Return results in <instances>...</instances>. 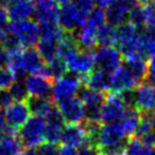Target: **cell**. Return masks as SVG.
<instances>
[{
  "instance_id": "cell-33",
  "label": "cell",
  "mask_w": 155,
  "mask_h": 155,
  "mask_svg": "<svg viewBox=\"0 0 155 155\" xmlns=\"http://www.w3.org/2000/svg\"><path fill=\"white\" fill-rule=\"evenodd\" d=\"M87 22H89L94 26H96L97 29L102 28L103 25L106 24L105 12L103 9H101V8H95L87 17Z\"/></svg>"
},
{
  "instance_id": "cell-31",
  "label": "cell",
  "mask_w": 155,
  "mask_h": 155,
  "mask_svg": "<svg viewBox=\"0 0 155 155\" xmlns=\"http://www.w3.org/2000/svg\"><path fill=\"white\" fill-rule=\"evenodd\" d=\"M146 146L136 137H131L127 141L126 148L123 150V155H145Z\"/></svg>"
},
{
  "instance_id": "cell-35",
  "label": "cell",
  "mask_w": 155,
  "mask_h": 155,
  "mask_svg": "<svg viewBox=\"0 0 155 155\" xmlns=\"http://www.w3.org/2000/svg\"><path fill=\"white\" fill-rule=\"evenodd\" d=\"M14 73L7 68H0V89H7L14 83Z\"/></svg>"
},
{
  "instance_id": "cell-2",
  "label": "cell",
  "mask_w": 155,
  "mask_h": 155,
  "mask_svg": "<svg viewBox=\"0 0 155 155\" xmlns=\"http://www.w3.org/2000/svg\"><path fill=\"white\" fill-rule=\"evenodd\" d=\"M46 132V120L40 116H32L19 129L18 138L23 147L28 150H34L42 145Z\"/></svg>"
},
{
  "instance_id": "cell-38",
  "label": "cell",
  "mask_w": 155,
  "mask_h": 155,
  "mask_svg": "<svg viewBox=\"0 0 155 155\" xmlns=\"http://www.w3.org/2000/svg\"><path fill=\"white\" fill-rule=\"evenodd\" d=\"M13 96L9 90L7 89H0V110H7L13 104Z\"/></svg>"
},
{
  "instance_id": "cell-43",
  "label": "cell",
  "mask_w": 155,
  "mask_h": 155,
  "mask_svg": "<svg viewBox=\"0 0 155 155\" xmlns=\"http://www.w3.org/2000/svg\"><path fill=\"white\" fill-rule=\"evenodd\" d=\"M7 130H8V126H7V122H6L5 114H4V112L0 110V135L5 134Z\"/></svg>"
},
{
  "instance_id": "cell-36",
  "label": "cell",
  "mask_w": 155,
  "mask_h": 155,
  "mask_svg": "<svg viewBox=\"0 0 155 155\" xmlns=\"http://www.w3.org/2000/svg\"><path fill=\"white\" fill-rule=\"evenodd\" d=\"M146 16L145 28H155V2L152 1L150 4L144 5Z\"/></svg>"
},
{
  "instance_id": "cell-49",
  "label": "cell",
  "mask_w": 155,
  "mask_h": 155,
  "mask_svg": "<svg viewBox=\"0 0 155 155\" xmlns=\"http://www.w3.org/2000/svg\"><path fill=\"white\" fill-rule=\"evenodd\" d=\"M58 4H61V5L63 6V5H66V4H70L72 0H56Z\"/></svg>"
},
{
  "instance_id": "cell-54",
  "label": "cell",
  "mask_w": 155,
  "mask_h": 155,
  "mask_svg": "<svg viewBox=\"0 0 155 155\" xmlns=\"http://www.w3.org/2000/svg\"><path fill=\"white\" fill-rule=\"evenodd\" d=\"M154 2H155V1H154Z\"/></svg>"
},
{
  "instance_id": "cell-28",
  "label": "cell",
  "mask_w": 155,
  "mask_h": 155,
  "mask_svg": "<svg viewBox=\"0 0 155 155\" xmlns=\"http://www.w3.org/2000/svg\"><path fill=\"white\" fill-rule=\"evenodd\" d=\"M97 42L101 47H114L115 45H117L116 28L107 23L99 28L97 34Z\"/></svg>"
},
{
  "instance_id": "cell-40",
  "label": "cell",
  "mask_w": 155,
  "mask_h": 155,
  "mask_svg": "<svg viewBox=\"0 0 155 155\" xmlns=\"http://www.w3.org/2000/svg\"><path fill=\"white\" fill-rule=\"evenodd\" d=\"M147 82L155 84V56L150 58L148 63V74H147Z\"/></svg>"
},
{
  "instance_id": "cell-19",
  "label": "cell",
  "mask_w": 155,
  "mask_h": 155,
  "mask_svg": "<svg viewBox=\"0 0 155 155\" xmlns=\"http://www.w3.org/2000/svg\"><path fill=\"white\" fill-rule=\"evenodd\" d=\"M46 62L41 55L39 54L38 49L35 48H26L22 51V68L24 74L30 75H35V74H41L44 71Z\"/></svg>"
},
{
  "instance_id": "cell-29",
  "label": "cell",
  "mask_w": 155,
  "mask_h": 155,
  "mask_svg": "<svg viewBox=\"0 0 155 155\" xmlns=\"http://www.w3.org/2000/svg\"><path fill=\"white\" fill-rule=\"evenodd\" d=\"M58 46L59 42L48 41V40H39L37 45L39 54L44 58L45 62H49L54 58L58 57Z\"/></svg>"
},
{
  "instance_id": "cell-4",
  "label": "cell",
  "mask_w": 155,
  "mask_h": 155,
  "mask_svg": "<svg viewBox=\"0 0 155 155\" xmlns=\"http://www.w3.org/2000/svg\"><path fill=\"white\" fill-rule=\"evenodd\" d=\"M81 87H82V78L70 72L65 77L54 81L51 99L56 104L63 103L73 97H77Z\"/></svg>"
},
{
  "instance_id": "cell-7",
  "label": "cell",
  "mask_w": 155,
  "mask_h": 155,
  "mask_svg": "<svg viewBox=\"0 0 155 155\" xmlns=\"http://www.w3.org/2000/svg\"><path fill=\"white\" fill-rule=\"evenodd\" d=\"M87 21V17L83 16L72 2L63 5L59 8L58 13V25L64 32L75 33Z\"/></svg>"
},
{
  "instance_id": "cell-10",
  "label": "cell",
  "mask_w": 155,
  "mask_h": 155,
  "mask_svg": "<svg viewBox=\"0 0 155 155\" xmlns=\"http://www.w3.org/2000/svg\"><path fill=\"white\" fill-rule=\"evenodd\" d=\"M57 106L64 121L68 122V124H79L86 119L84 104L79 97H73L63 103H59Z\"/></svg>"
},
{
  "instance_id": "cell-30",
  "label": "cell",
  "mask_w": 155,
  "mask_h": 155,
  "mask_svg": "<svg viewBox=\"0 0 155 155\" xmlns=\"http://www.w3.org/2000/svg\"><path fill=\"white\" fill-rule=\"evenodd\" d=\"M128 18H129L131 24H134L136 28H138L139 30L144 29L146 25V16L144 6L139 5V4H136L131 8Z\"/></svg>"
},
{
  "instance_id": "cell-18",
  "label": "cell",
  "mask_w": 155,
  "mask_h": 155,
  "mask_svg": "<svg viewBox=\"0 0 155 155\" xmlns=\"http://www.w3.org/2000/svg\"><path fill=\"white\" fill-rule=\"evenodd\" d=\"M12 22L26 21L34 14L35 5L33 0H10L6 6Z\"/></svg>"
},
{
  "instance_id": "cell-42",
  "label": "cell",
  "mask_w": 155,
  "mask_h": 155,
  "mask_svg": "<svg viewBox=\"0 0 155 155\" xmlns=\"http://www.w3.org/2000/svg\"><path fill=\"white\" fill-rule=\"evenodd\" d=\"M117 0H95V5L98 6V8H110L112 5H114Z\"/></svg>"
},
{
  "instance_id": "cell-17",
  "label": "cell",
  "mask_w": 155,
  "mask_h": 155,
  "mask_svg": "<svg viewBox=\"0 0 155 155\" xmlns=\"http://www.w3.org/2000/svg\"><path fill=\"white\" fill-rule=\"evenodd\" d=\"M59 7L56 0H40L37 1L33 16L38 24L41 23H58Z\"/></svg>"
},
{
  "instance_id": "cell-32",
  "label": "cell",
  "mask_w": 155,
  "mask_h": 155,
  "mask_svg": "<svg viewBox=\"0 0 155 155\" xmlns=\"http://www.w3.org/2000/svg\"><path fill=\"white\" fill-rule=\"evenodd\" d=\"M9 91L13 96V99L17 101V102H24L25 99H29V92L25 86V82L22 80H16L14 83L10 86Z\"/></svg>"
},
{
  "instance_id": "cell-47",
  "label": "cell",
  "mask_w": 155,
  "mask_h": 155,
  "mask_svg": "<svg viewBox=\"0 0 155 155\" xmlns=\"http://www.w3.org/2000/svg\"><path fill=\"white\" fill-rule=\"evenodd\" d=\"M24 155H39V154H38V150H35V148H34V150H28L24 153Z\"/></svg>"
},
{
  "instance_id": "cell-27",
  "label": "cell",
  "mask_w": 155,
  "mask_h": 155,
  "mask_svg": "<svg viewBox=\"0 0 155 155\" xmlns=\"http://www.w3.org/2000/svg\"><path fill=\"white\" fill-rule=\"evenodd\" d=\"M141 120V112L138 108H131V107H127L124 116L122 119V126L126 130L127 135L129 138L134 137L136 134V130L139 126Z\"/></svg>"
},
{
  "instance_id": "cell-34",
  "label": "cell",
  "mask_w": 155,
  "mask_h": 155,
  "mask_svg": "<svg viewBox=\"0 0 155 155\" xmlns=\"http://www.w3.org/2000/svg\"><path fill=\"white\" fill-rule=\"evenodd\" d=\"M72 4L86 17L95 9V0H72Z\"/></svg>"
},
{
  "instance_id": "cell-23",
  "label": "cell",
  "mask_w": 155,
  "mask_h": 155,
  "mask_svg": "<svg viewBox=\"0 0 155 155\" xmlns=\"http://www.w3.org/2000/svg\"><path fill=\"white\" fill-rule=\"evenodd\" d=\"M97 34H98V29L86 21V23L75 32L77 40L79 42L80 48L92 51L98 45V42H97Z\"/></svg>"
},
{
  "instance_id": "cell-11",
  "label": "cell",
  "mask_w": 155,
  "mask_h": 155,
  "mask_svg": "<svg viewBox=\"0 0 155 155\" xmlns=\"http://www.w3.org/2000/svg\"><path fill=\"white\" fill-rule=\"evenodd\" d=\"M30 107L26 102L13 103L5 112L6 122L8 128L17 132L30 119Z\"/></svg>"
},
{
  "instance_id": "cell-37",
  "label": "cell",
  "mask_w": 155,
  "mask_h": 155,
  "mask_svg": "<svg viewBox=\"0 0 155 155\" xmlns=\"http://www.w3.org/2000/svg\"><path fill=\"white\" fill-rule=\"evenodd\" d=\"M38 154L39 155H59V147L55 144H42L38 147Z\"/></svg>"
},
{
  "instance_id": "cell-20",
  "label": "cell",
  "mask_w": 155,
  "mask_h": 155,
  "mask_svg": "<svg viewBox=\"0 0 155 155\" xmlns=\"http://www.w3.org/2000/svg\"><path fill=\"white\" fill-rule=\"evenodd\" d=\"M87 140V132L84 130L83 126H80V124L65 126L62 137H61V143L63 144V146H68L72 148H78Z\"/></svg>"
},
{
  "instance_id": "cell-48",
  "label": "cell",
  "mask_w": 155,
  "mask_h": 155,
  "mask_svg": "<svg viewBox=\"0 0 155 155\" xmlns=\"http://www.w3.org/2000/svg\"><path fill=\"white\" fill-rule=\"evenodd\" d=\"M150 123H152V127H153V129L155 130V112L150 114Z\"/></svg>"
},
{
  "instance_id": "cell-5",
  "label": "cell",
  "mask_w": 155,
  "mask_h": 155,
  "mask_svg": "<svg viewBox=\"0 0 155 155\" xmlns=\"http://www.w3.org/2000/svg\"><path fill=\"white\" fill-rule=\"evenodd\" d=\"M9 32L14 35V38L22 47L26 48H32L33 46L38 45L40 40L38 24L31 19L12 22L9 24Z\"/></svg>"
},
{
  "instance_id": "cell-53",
  "label": "cell",
  "mask_w": 155,
  "mask_h": 155,
  "mask_svg": "<svg viewBox=\"0 0 155 155\" xmlns=\"http://www.w3.org/2000/svg\"><path fill=\"white\" fill-rule=\"evenodd\" d=\"M37 1H40V0H37Z\"/></svg>"
},
{
  "instance_id": "cell-50",
  "label": "cell",
  "mask_w": 155,
  "mask_h": 155,
  "mask_svg": "<svg viewBox=\"0 0 155 155\" xmlns=\"http://www.w3.org/2000/svg\"><path fill=\"white\" fill-rule=\"evenodd\" d=\"M9 1L10 0H0V2H1V4H4L5 6L8 5V2H9Z\"/></svg>"
},
{
  "instance_id": "cell-41",
  "label": "cell",
  "mask_w": 155,
  "mask_h": 155,
  "mask_svg": "<svg viewBox=\"0 0 155 155\" xmlns=\"http://www.w3.org/2000/svg\"><path fill=\"white\" fill-rule=\"evenodd\" d=\"M9 64V55L4 47L0 46V68H6Z\"/></svg>"
},
{
  "instance_id": "cell-39",
  "label": "cell",
  "mask_w": 155,
  "mask_h": 155,
  "mask_svg": "<svg viewBox=\"0 0 155 155\" xmlns=\"http://www.w3.org/2000/svg\"><path fill=\"white\" fill-rule=\"evenodd\" d=\"M9 15L6 8L0 7V30H5L9 28Z\"/></svg>"
},
{
  "instance_id": "cell-26",
  "label": "cell",
  "mask_w": 155,
  "mask_h": 155,
  "mask_svg": "<svg viewBox=\"0 0 155 155\" xmlns=\"http://www.w3.org/2000/svg\"><path fill=\"white\" fill-rule=\"evenodd\" d=\"M68 68L65 61L61 57H56L49 62H46L41 75L48 78L51 81H56L58 79L65 77L68 73Z\"/></svg>"
},
{
  "instance_id": "cell-52",
  "label": "cell",
  "mask_w": 155,
  "mask_h": 155,
  "mask_svg": "<svg viewBox=\"0 0 155 155\" xmlns=\"http://www.w3.org/2000/svg\"><path fill=\"white\" fill-rule=\"evenodd\" d=\"M19 155H24V153H22V154H19Z\"/></svg>"
},
{
  "instance_id": "cell-51",
  "label": "cell",
  "mask_w": 155,
  "mask_h": 155,
  "mask_svg": "<svg viewBox=\"0 0 155 155\" xmlns=\"http://www.w3.org/2000/svg\"><path fill=\"white\" fill-rule=\"evenodd\" d=\"M104 155H123V152L122 153H108V154H104Z\"/></svg>"
},
{
  "instance_id": "cell-12",
  "label": "cell",
  "mask_w": 155,
  "mask_h": 155,
  "mask_svg": "<svg viewBox=\"0 0 155 155\" xmlns=\"http://www.w3.org/2000/svg\"><path fill=\"white\" fill-rule=\"evenodd\" d=\"M46 120V132H45V140H47L49 144H55L61 141V137L63 134L64 119L58 107H55L48 115L45 117Z\"/></svg>"
},
{
  "instance_id": "cell-15",
  "label": "cell",
  "mask_w": 155,
  "mask_h": 155,
  "mask_svg": "<svg viewBox=\"0 0 155 155\" xmlns=\"http://www.w3.org/2000/svg\"><path fill=\"white\" fill-rule=\"evenodd\" d=\"M137 86H138V83L136 82V80L132 78L129 71L123 65H121L115 72L112 74L110 94L120 95V94L127 91V90L135 89Z\"/></svg>"
},
{
  "instance_id": "cell-1",
  "label": "cell",
  "mask_w": 155,
  "mask_h": 155,
  "mask_svg": "<svg viewBox=\"0 0 155 155\" xmlns=\"http://www.w3.org/2000/svg\"><path fill=\"white\" fill-rule=\"evenodd\" d=\"M129 137L127 135L121 122L104 124L97 140L99 155L108 153H122L126 148Z\"/></svg>"
},
{
  "instance_id": "cell-8",
  "label": "cell",
  "mask_w": 155,
  "mask_h": 155,
  "mask_svg": "<svg viewBox=\"0 0 155 155\" xmlns=\"http://www.w3.org/2000/svg\"><path fill=\"white\" fill-rule=\"evenodd\" d=\"M127 106L122 102L119 95L108 94L106 101L104 103L101 114V121L104 124H111L121 122L124 113H126Z\"/></svg>"
},
{
  "instance_id": "cell-44",
  "label": "cell",
  "mask_w": 155,
  "mask_h": 155,
  "mask_svg": "<svg viewBox=\"0 0 155 155\" xmlns=\"http://www.w3.org/2000/svg\"><path fill=\"white\" fill-rule=\"evenodd\" d=\"M59 155H78L77 150L68 146H62L59 147Z\"/></svg>"
},
{
  "instance_id": "cell-14",
  "label": "cell",
  "mask_w": 155,
  "mask_h": 155,
  "mask_svg": "<svg viewBox=\"0 0 155 155\" xmlns=\"http://www.w3.org/2000/svg\"><path fill=\"white\" fill-rule=\"evenodd\" d=\"M137 108L143 114H152L155 112V84L145 81L136 89Z\"/></svg>"
},
{
  "instance_id": "cell-6",
  "label": "cell",
  "mask_w": 155,
  "mask_h": 155,
  "mask_svg": "<svg viewBox=\"0 0 155 155\" xmlns=\"http://www.w3.org/2000/svg\"><path fill=\"white\" fill-rule=\"evenodd\" d=\"M121 53L114 47H99L95 53V68L113 74L121 66Z\"/></svg>"
},
{
  "instance_id": "cell-46",
  "label": "cell",
  "mask_w": 155,
  "mask_h": 155,
  "mask_svg": "<svg viewBox=\"0 0 155 155\" xmlns=\"http://www.w3.org/2000/svg\"><path fill=\"white\" fill-rule=\"evenodd\" d=\"M145 155H155V147H147V146H146Z\"/></svg>"
},
{
  "instance_id": "cell-16",
  "label": "cell",
  "mask_w": 155,
  "mask_h": 155,
  "mask_svg": "<svg viewBox=\"0 0 155 155\" xmlns=\"http://www.w3.org/2000/svg\"><path fill=\"white\" fill-rule=\"evenodd\" d=\"M24 82L30 97H45V98L50 97L51 98L53 82L48 78L40 74L29 75L25 79Z\"/></svg>"
},
{
  "instance_id": "cell-3",
  "label": "cell",
  "mask_w": 155,
  "mask_h": 155,
  "mask_svg": "<svg viewBox=\"0 0 155 155\" xmlns=\"http://www.w3.org/2000/svg\"><path fill=\"white\" fill-rule=\"evenodd\" d=\"M108 92L97 91L94 89L83 86L79 91V98L82 101L86 108V119L84 121L102 122L101 114L104 103L106 101Z\"/></svg>"
},
{
  "instance_id": "cell-13",
  "label": "cell",
  "mask_w": 155,
  "mask_h": 155,
  "mask_svg": "<svg viewBox=\"0 0 155 155\" xmlns=\"http://www.w3.org/2000/svg\"><path fill=\"white\" fill-rule=\"evenodd\" d=\"M135 5V2L130 0H117L114 5H112L105 12L107 24L117 28L126 23L127 17L129 16L131 8Z\"/></svg>"
},
{
  "instance_id": "cell-25",
  "label": "cell",
  "mask_w": 155,
  "mask_h": 155,
  "mask_svg": "<svg viewBox=\"0 0 155 155\" xmlns=\"http://www.w3.org/2000/svg\"><path fill=\"white\" fill-rule=\"evenodd\" d=\"M26 103L29 105L31 113L34 116H40L44 119L56 107L50 97H29Z\"/></svg>"
},
{
  "instance_id": "cell-21",
  "label": "cell",
  "mask_w": 155,
  "mask_h": 155,
  "mask_svg": "<svg viewBox=\"0 0 155 155\" xmlns=\"http://www.w3.org/2000/svg\"><path fill=\"white\" fill-rule=\"evenodd\" d=\"M112 74L94 68L91 72L82 78V84L86 87L102 92H108L111 88Z\"/></svg>"
},
{
  "instance_id": "cell-9",
  "label": "cell",
  "mask_w": 155,
  "mask_h": 155,
  "mask_svg": "<svg viewBox=\"0 0 155 155\" xmlns=\"http://www.w3.org/2000/svg\"><path fill=\"white\" fill-rule=\"evenodd\" d=\"M68 71L79 77H86L95 68V54L91 50L81 49L65 62Z\"/></svg>"
},
{
  "instance_id": "cell-24",
  "label": "cell",
  "mask_w": 155,
  "mask_h": 155,
  "mask_svg": "<svg viewBox=\"0 0 155 155\" xmlns=\"http://www.w3.org/2000/svg\"><path fill=\"white\" fill-rule=\"evenodd\" d=\"M123 66L129 71L132 78L140 86L147 80L148 74V64L145 59L141 58H134V59H126L123 61Z\"/></svg>"
},
{
  "instance_id": "cell-22",
  "label": "cell",
  "mask_w": 155,
  "mask_h": 155,
  "mask_svg": "<svg viewBox=\"0 0 155 155\" xmlns=\"http://www.w3.org/2000/svg\"><path fill=\"white\" fill-rule=\"evenodd\" d=\"M17 136V132L10 128L0 135V155H19L23 153V145Z\"/></svg>"
},
{
  "instance_id": "cell-45",
  "label": "cell",
  "mask_w": 155,
  "mask_h": 155,
  "mask_svg": "<svg viewBox=\"0 0 155 155\" xmlns=\"http://www.w3.org/2000/svg\"><path fill=\"white\" fill-rule=\"evenodd\" d=\"M130 1H134V2H138V4H139V5H147V4H150V2H152V1H153V0H130Z\"/></svg>"
}]
</instances>
